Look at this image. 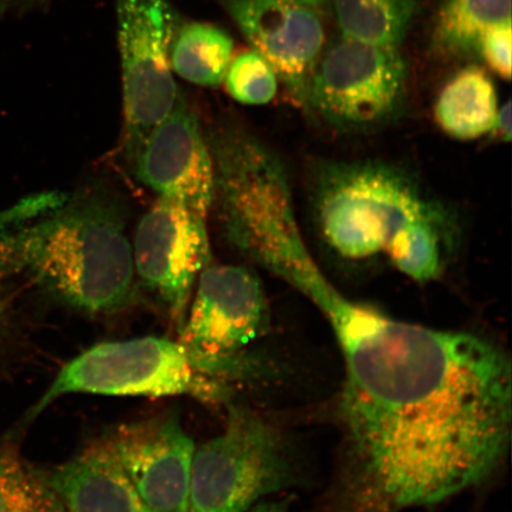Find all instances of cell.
<instances>
[{"mask_svg": "<svg viewBox=\"0 0 512 512\" xmlns=\"http://www.w3.org/2000/svg\"><path fill=\"white\" fill-rule=\"evenodd\" d=\"M498 110L495 83L484 69L469 66L441 89L434 115L447 136L473 140L492 131Z\"/></svg>", "mask_w": 512, "mask_h": 512, "instance_id": "obj_14", "label": "cell"}, {"mask_svg": "<svg viewBox=\"0 0 512 512\" xmlns=\"http://www.w3.org/2000/svg\"><path fill=\"white\" fill-rule=\"evenodd\" d=\"M312 209L325 246L351 261L383 253L392 264L428 229L452 220L406 171L375 160L323 166Z\"/></svg>", "mask_w": 512, "mask_h": 512, "instance_id": "obj_3", "label": "cell"}, {"mask_svg": "<svg viewBox=\"0 0 512 512\" xmlns=\"http://www.w3.org/2000/svg\"><path fill=\"white\" fill-rule=\"evenodd\" d=\"M267 300L246 267L207 266L200 274L182 343L211 374L238 367L239 352L268 325Z\"/></svg>", "mask_w": 512, "mask_h": 512, "instance_id": "obj_8", "label": "cell"}, {"mask_svg": "<svg viewBox=\"0 0 512 512\" xmlns=\"http://www.w3.org/2000/svg\"><path fill=\"white\" fill-rule=\"evenodd\" d=\"M292 477L279 432L247 409L232 407L223 432L195 450L189 512H246Z\"/></svg>", "mask_w": 512, "mask_h": 512, "instance_id": "obj_5", "label": "cell"}, {"mask_svg": "<svg viewBox=\"0 0 512 512\" xmlns=\"http://www.w3.org/2000/svg\"><path fill=\"white\" fill-rule=\"evenodd\" d=\"M233 40L215 25L191 23L176 31L171 66L184 80L198 86L221 85L233 55Z\"/></svg>", "mask_w": 512, "mask_h": 512, "instance_id": "obj_16", "label": "cell"}, {"mask_svg": "<svg viewBox=\"0 0 512 512\" xmlns=\"http://www.w3.org/2000/svg\"><path fill=\"white\" fill-rule=\"evenodd\" d=\"M69 394L190 396L207 403L228 398V389L197 361L181 342L165 337H142L106 342L73 358L32 407L27 421Z\"/></svg>", "mask_w": 512, "mask_h": 512, "instance_id": "obj_4", "label": "cell"}, {"mask_svg": "<svg viewBox=\"0 0 512 512\" xmlns=\"http://www.w3.org/2000/svg\"><path fill=\"white\" fill-rule=\"evenodd\" d=\"M247 512H287V509L284 503H262Z\"/></svg>", "mask_w": 512, "mask_h": 512, "instance_id": "obj_22", "label": "cell"}, {"mask_svg": "<svg viewBox=\"0 0 512 512\" xmlns=\"http://www.w3.org/2000/svg\"><path fill=\"white\" fill-rule=\"evenodd\" d=\"M102 443L152 512H189L196 447L177 414L125 425Z\"/></svg>", "mask_w": 512, "mask_h": 512, "instance_id": "obj_11", "label": "cell"}, {"mask_svg": "<svg viewBox=\"0 0 512 512\" xmlns=\"http://www.w3.org/2000/svg\"><path fill=\"white\" fill-rule=\"evenodd\" d=\"M495 136L509 143L511 140V104L507 102L501 110H498L494 128Z\"/></svg>", "mask_w": 512, "mask_h": 512, "instance_id": "obj_21", "label": "cell"}, {"mask_svg": "<svg viewBox=\"0 0 512 512\" xmlns=\"http://www.w3.org/2000/svg\"><path fill=\"white\" fill-rule=\"evenodd\" d=\"M305 297L329 320L344 357L339 414L352 507H428L492 475L511 435V363L501 348L399 322L328 279Z\"/></svg>", "mask_w": 512, "mask_h": 512, "instance_id": "obj_1", "label": "cell"}, {"mask_svg": "<svg viewBox=\"0 0 512 512\" xmlns=\"http://www.w3.org/2000/svg\"><path fill=\"white\" fill-rule=\"evenodd\" d=\"M505 23H511V0H445L434 28V46L447 54L478 53L485 32Z\"/></svg>", "mask_w": 512, "mask_h": 512, "instance_id": "obj_17", "label": "cell"}, {"mask_svg": "<svg viewBox=\"0 0 512 512\" xmlns=\"http://www.w3.org/2000/svg\"><path fill=\"white\" fill-rule=\"evenodd\" d=\"M10 268L14 270V267H12L10 261V256L8 252H6V249L2 243V245H0V281H2L3 275L6 273V271L10 270Z\"/></svg>", "mask_w": 512, "mask_h": 512, "instance_id": "obj_23", "label": "cell"}, {"mask_svg": "<svg viewBox=\"0 0 512 512\" xmlns=\"http://www.w3.org/2000/svg\"><path fill=\"white\" fill-rule=\"evenodd\" d=\"M132 160L140 181L159 198L182 204L207 219L215 198L213 157L197 115L182 96Z\"/></svg>", "mask_w": 512, "mask_h": 512, "instance_id": "obj_10", "label": "cell"}, {"mask_svg": "<svg viewBox=\"0 0 512 512\" xmlns=\"http://www.w3.org/2000/svg\"><path fill=\"white\" fill-rule=\"evenodd\" d=\"M0 512H64L46 478L4 446H0Z\"/></svg>", "mask_w": 512, "mask_h": 512, "instance_id": "obj_18", "label": "cell"}, {"mask_svg": "<svg viewBox=\"0 0 512 512\" xmlns=\"http://www.w3.org/2000/svg\"><path fill=\"white\" fill-rule=\"evenodd\" d=\"M3 245L12 267L75 309L114 313L132 303V246L123 217L104 198L67 200Z\"/></svg>", "mask_w": 512, "mask_h": 512, "instance_id": "obj_2", "label": "cell"}, {"mask_svg": "<svg viewBox=\"0 0 512 512\" xmlns=\"http://www.w3.org/2000/svg\"><path fill=\"white\" fill-rule=\"evenodd\" d=\"M43 476L64 512H152L104 443Z\"/></svg>", "mask_w": 512, "mask_h": 512, "instance_id": "obj_13", "label": "cell"}, {"mask_svg": "<svg viewBox=\"0 0 512 512\" xmlns=\"http://www.w3.org/2000/svg\"><path fill=\"white\" fill-rule=\"evenodd\" d=\"M226 86L230 95L243 105H266L278 91V75L256 51H245L230 61Z\"/></svg>", "mask_w": 512, "mask_h": 512, "instance_id": "obj_19", "label": "cell"}, {"mask_svg": "<svg viewBox=\"0 0 512 512\" xmlns=\"http://www.w3.org/2000/svg\"><path fill=\"white\" fill-rule=\"evenodd\" d=\"M256 53L271 64L288 91L306 107L313 69L322 54L324 29L306 6L284 0H223Z\"/></svg>", "mask_w": 512, "mask_h": 512, "instance_id": "obj_12", "label": "cell"}, {"mask_svg": "<svg viewBox=\"0 0 512 512\" xmlns=\"http://www.w3.org/2000/svg\"><path fill=\"white\" fill-rule=\"evenodd\" d=\"M284 2L306 6V8L311 9L316 8V6L323 5L326 0H284Z\"/></svg>", "mask_w": 512, "mask_h": 512, "instance_id": "obj_24", "label": "cell"}, {"mask_svg": "<svg viewBox=\"0 0 512 512\" xmlns=\"http://www.w3.org/2000/svg\"><path fill=\"white\" fill-rule=\"evenodd\" d=\"M132 252L140 281L183 326L192 288L210 261L206 219L159 198L140 220Z\"/></svg>", "mask_w": 512, "mask_h": 512, "instance_id": "obj_9", "label": "cell"}, {"mask_svg": "<svg viewBox=\"0 0 512 512\" xmlns=\"http://www.w3.org/2000/svg\"><path fill=\"white\" fill-rule=\"evenodd\" d=\"M339 28L348 40L395 47L418 12L416 0H334Z\"/></svg>", "mask_w": 512, "mask_h": 512, "instance_id": "obj_15", "label": "cell"}, {"mask_svg": "<svg viewBox=\"0 0 512 512\" xmlns=\"http://www.w3.org/2000/svg\"><path fill=\"white\" fill-rule=\"evenodd\" d=\"M406 82V62L398 48L343 37L319 57L306 108L338 130H373L399 113Z\"/></svg>", "mask_w": 512, "mask_h": 512, "instance_id": "obj_6", "label": "cell"}, {"mask_svg": "<svg viewBox=\"0 0 512 512\" xmlns=\"http://www.w3.org/2000/svg\"><path fill=\"white\" fill-rule=\"evenodd\" d=\"M511 23L497 25L486 31L480 38L478 53L482 54L488 66L504 80L511 76Z\"/></svg>", "mask_w": 512, "mask_h": 512, "instance_id": "obj_20", "label": "cell"}, {"mask_svg": "<svg viewBox=\"0 0 512 512\" xmlns=\"http://www.w3.org/2000/svg\"><path fill=\"white\" fill-rule=\"evenodd\" d=\"M126 151L131 160L181 98L171 66L176 18L168 0H117Z\"/></svg>", "mask_w": 512, "mask_h": 512, "instance_id": "obj_7", "label": "cell"}]
</instances>
